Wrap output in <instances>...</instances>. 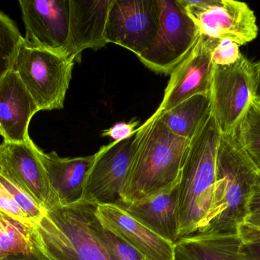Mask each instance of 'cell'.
Listing matches in <instances>:
<instances>
[{
	"instance_id": "1",
	"label": "cell",
	"mask_w": 260,
	"mask_h": 260,
	"mask_svg": "<svg viewBox=\"0 0 260 260\" xmlns=\"http://www.w3.org/2000/svg\"><path fill=\"white\" fill-rule=\"evenodd\" d=\"M189 142L171 132L157 111L147 119L136 131L120 206L148 198L178 181Z\"/></svg>"
},
{
	"instance_id": "2",
	"label": "cell",
	"mask_w": 260,
	"mask_h": 260,
	"mask_svg": "<svg viewBox=\"0 0 260 260\" xmlns=\"http://www.w3.org/2000/svg\"><path fill=\"white\" fill-rule=\"evenodd\" d=\"M258 174L235 131L221 134L212 207L203 227L197 233L239 235L240 227L250 215L249 206Z\"/></svg>"
},
{
	"instance_id": "3",
	"label": "cell",
	"mask_w": 260,
	"mask_h": 260,
	"mask_svg": "<svg viewBox=\"0 0 260 260\" xmlns=\"http://www.w3.org/2000/svg\"><path fill=\"white\" fill-rule=\"evenodd\" d=\"M220 136L211 113L189 142L179 188V239L198 232L210 212Z\"/></svg>"
},
{
	"instance_id": "4",
	"label": "cell",
	"mask_w": 260,
	"mask_h": 260,
	"mask_svg": "<svg viewBox=\"0 0 260 260\" xmlns=\"http://www.w3.org/2000/svg\"><path fill=\"white\" fill-rule=\"evenodd\" d=\"M97 204L82 199L45 210L35 238L51 260H112L97 232Z\"/></svg>"
},
{
	"instance_id": "5",
	"label": "cell",
	"mask_w": 260,
	"mask_h": 260,
	"mask_svg": "<svg viewBox=\"0 0 260 260\" xmlns=\"http://www.w3.org/2000/svg\"><path fill=\"white\" fill-rule=\"evenodd\" d=\"M75 61L69 55L27 45L23 39L13 70L40 111L62 109Z\"/></svg>"
},
{
	"instance_id": "6",
	"label": "cell",
	"mask_w": 260,
	"mask_h": 260,
	"mask_svg": "<svg viewBox=\"0 0 260 260\" xmlns=\"http://www.w3.org/2000/svg\"><path fill=\"white\" fill-rule=\"evenodd\" d=\"M160 7L158 32L149 47L138 56L148 69L171 74L190 51L200 32L179 0H157Z\"/></svg>"
},
{
	"instance_id": "7",
	"label": "cell",
	"mask_w": 260,
	"mask_h": 260,
	"mask_svg": "<svg viewBox=\"0 0 260 260\" xmlns=\"http://www.w3.org/2000/svg\"><path fill=\"white\" fill-rule=\"evenodd\" d=\"M254 96V67L244 55L241 53L231 65H214L212 114L221 134H230L235 129Z\"/></svg>"
},
{
	"instance_id": "8",
	"label": "cell",
	"mask_w": 260,
	"mask_h": 260,
	"mask_svg": "<svg viewBox=\"0 0 260 260\" xmlns=\"http://www.w3.org/2000/svg\"><path fill=\"white\" fill-rule=\"evenodd\" d=\"M179 1L203 36L230 40L240 46L257 37L256 15L247 3L235 0Z\"/></svg>"
},
{
	"instance_id": "9",
	"label": "cell",
	"mask_w": 260,
	"mask_h": 260,
	"mask_svg": "<svg viewBox=\"0 0 260 260\" xmlns=\"http://www.w3.org/2000/svg\"><path fill=\"white\" fill-rule=\"evenodd\" d=\"M160 21L157 0H114L105 28L106 42L139 56L157 36Z\"/></svg>"
},
{
	"instance_id": "10",
	"label": "cell",
	"mask_w": 260,
	"mask_h": 260,
	"mask_svg": "<svg viewBox=\"0 0 260 260\" xmlns=\"http://www.w3.org/2000/svg\"><path fill=\"white\" fill-rule=\"evenodd\" d=\"M136 134L127 140L105 145L94 154L82 199L97 205L122 204L121 192L134 154Z\"/></svg>"
},
{
	"instance_id": "11",
	"label": "cell",
	"mask_w": 260,
	"mask_h": 260,
	"mask_svg": "<svg viewBox=\"0 0 260 260\" xmlns=\"http://www.w3.org/2000/svg\"><path fill=\"white\" fill-rule=\"evenodd\" d=\"M31 139L0 145V172L27 193L44 210L59 206Z\"/></svg>"
},
{
	"instance_id": "12",
	"label": "cell",
	"mask_w": 260,
	"mask_h": 260,
	"mask_svg": "<svg viewBox=\"0 0 260 260\" xmlns=\"http://www.w3.org/2000/svg\"><path fill=\"white\" fill-rule=\"evenodd\" d=\"M18 3L25 27L24 42L69 55L70 0H19Z\"/></svg>"
},
{
	"instance_id": "13",
	"label": "cell",
	"mask_w": 260,
	"mask_h": 260,
	"mask_svg": "<svg viewBox=\"0 0 260 260\" xmlns=\"http://www.w3.org/2000/svg\"><path fill=\"white\" fill-rule=\"evenodd\" d=\"M213 67L207 38L200 35L190 51L170 74L163 100L156 111H168L194 95L210 94Z\"/></svg>"
},
{
	"instance_id": "14",
	"label": "cell",
	"mask_w": 260,
	"mask_h": 260,
	"mask_svg": "<svg viewBox=\"0 0 260 260\" xmlns=\"http://www.w3.org/2000/svg\"><path fill=\"white\" fill-rule=\"evenodd\" d=\"M102 227L139 252L145 260H175V244L164 239L133 218L118 205H98Z\"/></svg>"
},
{
	"instance_id": "15",
	"label": "cell",
	"mask_w": 260,
	"mask_h": 260,
	"mask_svg": "<svg viewBox=\"0 0 260 260\" xmlns=\"http://www.w3.org/2000/svg\"><path fill=\"white\" fill-rule=\"evenodd\" d=\"M114 0H70L68 53L75 62L86 49L99 50L108 43L105 34L110 8Z\"/></svg>"
},
{
	"instance_id": "16",
	"label": "cell",
	"mask_w": 260,
	"mask_h": 260,
	"mask_svg": "<svg viewBox=\"0 0 260 260\" xmlns=\"http://www.w3.org/2000/svg\"><path fill=\"white\" fill-rule=\"evenodd\" d=\"M39 111L33 98L12 69L0 80V125L5 141L22 143L30 138L29 124Z\"/></svg>"
},
{
	"instance_id": "17",
	"label": "cell",
	"mask_w": 260,
	"mask_h": 260,
	"mask_svg": "<svg viewBox=\"0 0 260 260\" xmlns=\"http://www.w3.org/2000/svg\"><path fill=\"white\" fill-rule=\"evenodd\" d=\"M180 179L148 198L120 206L133 218L156 235L175 244L179 240L178 198Z\"/></svg>"
},
{
	"instance_id": "18",
	"label": "cell",
	"mask_w": 260,
	"mask_h": 260,
	"mask_svg": "<svg viewBox=\"0 0 260 260\" xmlns=\"http://www.w3.org/2000/svg\"><path fill=\"white\" fill-rule=\"evenodd\" d=\"M37 153L59 206H70L80 201L83 198L85 179L92 166L94 154L63 158L56 152L46 154L38 148Z\"/></svg>"
},
{
	"instance_id": "19",
	"label": "cell",
	"mask_w": 260,
	"mask_h": 260,
	"mask_svg": "<svg viewBox=\"0 0 260 260\" xmlns=\"http://www.w3.org/2000/svg\"><path fill=\"white\" fill-rule=\"evenodd\" d=\"M174 252L175 260H250L239 235L193 234L180 238Z\"/></svg>"
},
{
	"instance_id": "20",
	"label": "cell",
	"mask_w": 260,
	"mask_h": 260,
	"mask_svg": "<svg viewBox=\"0 0 260 260\" xmlns=\"http://www.w3.org/2000/svg\"><path fill=\"white\" fill-rule=\"evenodd\" d=\"M158 113L171 132L191 140L212 113L210 94L194 95L174 108Z\"/></svg>"
},
{
	"instance_id": "21",
	"label": "cell",
	"mask_w": 260,
	"mask_h": 260,
	"mask_svg": "<svg viewBox=\"0 0 260 260\" xmlns=\"http://www.w3.org/2000/svg\"><path fill=\"white\" fill-rule=\"evenodd\" d=\"M35 224L0 211V260L35 248Z\"/></svg>"
},
{
	"instance_id": "22",
	"label": "cell",
	"mask_w": 260,
	"mask_h": 260,
	"mask_svg": "<svg viewBox=\"0 0 260 260\" xmlns=\"http://www.w3.org/2000/svg\"><path fill=\"white\" fill-rule=\"evenodd\" d=\"M234 131L241 148L260 172V101L256 96Z\"/></svg>"
},
{
	"instance_id": "23",
	"label": "cell",
	"mask_w": 260,
	"mask_h": 260,
	"mask_svg": "<svg viewBox=\"0 0 260 260\" xmlns=\"http://www.w3.org/2000/svg\"><path fill=\"white\" fill-rule=\"evenodd\" d=\"M23 39L15 23L0 11V80L13 69Z\"/></svg>"
},
{
	"instance_id": "24",
	"label": "cell",
	"mask_w": 260,
	"mask_h": 260,
	"mask_svg": "<svg viewBox=\"0 0 260 260\" xmlns=\"http://www.w3.org/2000/svg\"><path fill=\"white\" fill-rule=\"evenodd\" d=\"M97 232L112 260H145L129 244L104 229L99 221Z\"/></svg>"
},
{
	"instance_id": "25",
	"label": "cell",
	"mask_w": 260,
	"mask_h": 260,
	"mask_svg": "<svg viewBox=\"0 0 260 260\" xmlns=\"http://www.w3.org/2000/svg\"><path fill=\"white\" fill-rule=\"evenodd\" d=\"M0 183L9 192L15 203L20 206L21 210L27 215V218L32 223L35 224L37 221L41 219L45 210L38 206L21 188L8 180L1 172H0Z\"/></svg>"
},
{
	"instance_id": "26",
	"label": "cell",
	"mask_w": 260,
	"mask_h": 260,
	"mask_svg": "<svg viewBox=\"0 0 260 260\" xmlns=\"http://www.w3.org/2000/svg\"><path fill=\"white\" fill-rule=\"evenodd\" d=\"M206 38L210 48L211 57L214 65H231L238 61L241 54L239 44L228 39Z\"/></svg>"
},
{
	"instance_id": "27",
	"label": "cell",
	"mask_w": 260,
	"mask_h": 260,
	"mask_svg": "<svg viewBox=\"0 0 260 260\" xmlns=\"http://www.w3.org/2000/svg\"><path fill=\"white\" fill-rule=\"evenodd\" d=\"M139 125V121L136 119L129 122H118L111 128L103 130L101 136L111 137L115 142L127 140L136 134Z\"/></svg>"
},
{
	"instance_id": "28",
	"label": "cell",
	"mask_w": 260,
	"mask_h": 260,
	"mask_svg": "<svg viewBox=\"0 0 260 260\" xmlns=\"http://www.w3.org/2000/svg\"><path fill=\"white\" fill-rule=\"evenodd\" d=\"M0 211L21 221L32 223L1 183H0Z\"/></svg>"
},
{
	"instance_id": "29",
	"label": "cell",
	"mask_w": 260,
	"mask_h": 260,
	"mask_svg": "<svg viewBox=\"0 0 260 260\" xmlns=\"http://www.w3.org/2000/svg\"><path fill=\"white\" fill-rule=\"evenodd\" d=\"M239 235L244 242L260 245V229L244 223L240 227Z\"/></svg>"
},
{
	"instance_id": "30",
	"label": "cell",
	"mask_w": 260,
	"mask_h": 260,
	"mask_svg": "<svg viewBox=\"0 0 260 260\" xmlns=\"http://www.w3.org/2000/svg\"><path fill=\"white\" fill-rule=\"evenodd\" d=\"M1 260H51L40 248L35 240V246L34 250L30 253H20V254L13 255L7 256Z\"/></svg>"
},
{
	"instance_id": "31",
	"label": "cell",
	"mask_w": 260,
	"mask_h": 260,
	"mask_svg": "<svg viewBox=\"0 0 260 260\" xmlns=\"http://www.w3.org/2000/svg\"><path fill=\"white\" fill-rule=\"evenodd\" d=\"M249 212L250 214L260 213V172L258 174L257 183L255 187L254 192L250 200L249 206Z\"/></svg>"
},
{
	"instance_id": "32",
	"label": "cell",
	"mask_w": 260,
	"mask_h": 260,
	"mask_svg": "<svg viewBox=\"0 0 260 260\" xmlns=\"http://www.w3.org/2000/svg\"><path fill=\"white\" fill-rule=\"evenodd\" d=\"M243 251L250 260H260V245L243 241Z\"/></svg>"
},
{
	"instance_id": "33",
	"label": "cell",
	"mask_w": 260,
	"mask_h": 260,
	"mask_svg": "<svg viewBox=\"0 0 260 260\" xmlns=\"http://www.w3.org/2000/svg\"><path fill=\"white\" fill-rule=\"evenodd\" d=\"M254 67L255 96L260 101V61L253 64Z\"/></svg>"
},
{
	"instance_id": "34",
	"label": "cell",
	"mask_w": 260,
	"mask_h": 260,
	"mask_svg": "<svg viewBox=\"0 0 260 260\" xmlns=\"http://www.w3.org/2000/svg\"><path fill=\"white\" fill-rule=\"evenodd\" d=\"M246 224L260 229V213L250 214L246 220Z\"/></svg>"
},
{
	"instance_id": "35",
	"label": "cell",
	"mask_w": 260,
	"mask_h": 260,
	"mask_svg": "<svg viewBox=\"0 0 260 260\" xmlns=\"http://www.w3.org/2000/svg\"><path fill=\"white\" fill-rule=\"evenodd\" d=\"M0 136L4 137V133H3V128H2L1 125H0Z\"/></svg>"
}]
</instances>
